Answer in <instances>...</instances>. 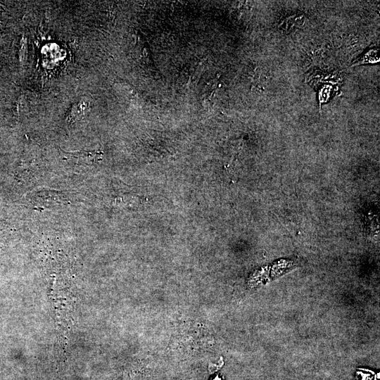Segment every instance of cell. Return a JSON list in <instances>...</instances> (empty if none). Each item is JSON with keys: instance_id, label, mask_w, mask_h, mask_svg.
Listing matches in <instances>:
<instances>
[{"instance_id": "1", "label": "cell", "mask_w": 380, "mask_h": 380, "mask_svg": "<svg viewBox=\"0 0 380 380\" xmlns=\"http://www.w3.org/2000/svg\"><path fill=\"white\" fill-rule=\"evenodd\" d=\"M88 104L84 101H80L77 103H75L70 112L69 118L70 120H75L77 118H82L85 112L88 110Z\"/></svg>"}, {"instance_id": "2", "label": "cell", "mask_w": 380, "mask_h": 380, "mask_svg": "<svg viewBox=\"0 0 380 380\" xmlns=\"http://www.w3.org/2000/svg\"><path fill=\"white\" fill-rule=\"evenodd\" d=\"M27 49V40L23 37L21 40V46L20 48V58L21 62L26 59Z\"/></svg>"}]
</instances>
